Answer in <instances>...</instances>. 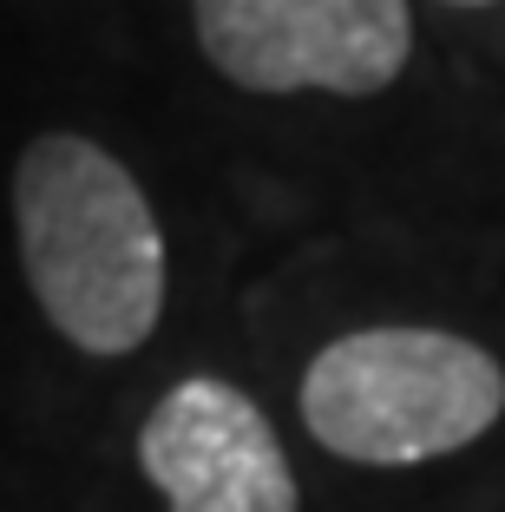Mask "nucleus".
I'll use <instances>...</instances> for the list:
<instances>
[{
    "instance_id": "f257e3e1",
    "label": "nucleus",
    "mask_w": 505,
    "mask_h": 512,
    "mask_svg": "<svg viewBox=\"0 0 505 512\" xmlns=\"http://www.w3.org/2000/svg\"><path fill=\"white\" fill-rule=\"evenodd\" d=\"M14 243L40 316L79 355H132L164 316V230L105 145L40 132L14 165Z\"/></svg>"
},
{
    "instance_id": "39448f33",
    "label": "nucleus",
    "mask_w": 505,
    "mask_h": 512,
    "mask_svg": "<svg viewBox=\"0 0 505 512\" xmlns=\"http://www.w3.org/2000/svg\"><path fill=\"white\" fill-rule=\"evenodd\" d=\"M446 7H499V0H446Z\"/></svg>"
},
{
    "instance_id": "7ed1b4c3",
    "label": "nucleus",
    "mask_w": 505,
    "mask_h": 512,
    "mask_svg": "<svg viewBox=\"0 0 505 512\" xmlns=\"http://www.w3.org/2000/svg\"><path fill=\"white\" fill-rule=\"evenodd\" d=\"M197 46L243 92L368 99L407 73V0H191Z\"/></svg>"
},
{
    "instance_id": "f03ea898",
    "label": "nucleus",
    "mask_w": 505,
    "mask_h": 512,
    "mask_svg": "<svg viewBox=\"0 0 505 512\" xmlns=\"http://www.w3.org/2000/svg\"><path fill=\"white\" fill-rule=\"evenodd\" d=\"M505 414L492 348L446 329L335 335L302 375V427L355 467H420L473 447Z\"/></svg>"
},
{
    "instance_id": "20e7f679",
    "label": "nucleus",
    "mask_w": 505,
    "mask_h": 512,
    "mask_svg": "<svg viewBox=\"0 0 505 512\" xmlns=\"http://www.w3.org/2000/svg\"><path fill=\"white\" fill-rule=\"evenodd\" d=\"M138 467L164 512H302L269 414L217 375H191L138 427Z\"/></svg>"
}]
</instances>
